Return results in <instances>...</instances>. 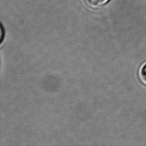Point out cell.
Returning <instances> with one entry per match:
<instances>
[{"label": "cell", "instance_id": "6da1fadb", "mask_svg": "<svg viewBox=\"0 0 146 146\" xmlns=\"http://www.w3.org/2000/svg\"><path fill=\"white\" fill-rule=\"evenodd\" d=\"M109 0H84L90 6L94 8L99 7L106 4Z\"/></svg>", "mask_w": 146, "mask_h": 146}, {"label": "cell", "instance_id": "7a4b0ae2", "mask_svg": "<svg viewBox=\"0 0 146 146\" xmlns=\"http://www.w3.org/2000/svg\"><path fill=\"white\" fill-rule=\"evenodd\" d=\"M140 77L143 82L146 83V64L143 66L140 70Z\"/></svg>", "mask_w": 146, "mask_h": 146}]
</instances>
